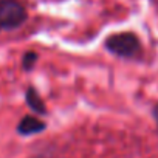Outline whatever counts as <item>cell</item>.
<instances>
[{
	"mask_svg": "<svg viewBox=\"0 0 158 158\" xmlns=\"http://www.w3.org/2000/svg\"><path fill=\"white\" fill-rule=\"evenodd\" d=\"M106 48L121 57H135L141 53V44L132 33L113 34L106 40Z\"/></svg>",
	"mask_w": 158,
	"mask_h": 158,
	"instance_id": "obj_1",
	"label": "cell"
},
{
	"mask_svg": "<svg viewBox=\"0 0 158 158\" xmlns=\"http://www.w3.org/2000/svg\"><path fill=\"white\" fill-rule=\"evenodd\" d=\"M27 20V10L17 0H0V30L19 28Z\"/></svg>",
	"mask_w": 158,
	"mask_h": 158,
	"instance_id": "obj_2",
	"label": "cell"
},
{
	"mask_svg": "<svg viewBox=\"0 0 158 158\" xmlns=\"http://www.w3.org/2000/svg\"><path fill=\"white\" fill-rule=\"evenodd\" d=\"M45 130V123H42L40 119H37L36 116H23L17 126V132L20 135H34Z\"/></svg>",
	"mask_w": 158,
	"mask_h": 158,
	"instance_id": "obj_3",
	"label": "cell"
},
{
	"mask_svg": "<svg viewBox=\"0 0 158 158\" xmlns=\"http://www.w3.org/2000/svg\"><path fill=\"white\" fill-rule=\"evenodd\" d=\"M25 98H27V104L30 106L31 110H34L36 113H40V115H45V113H47V109H45L44 101L40 99L39 93H37L33 87H30V89L27 90Z\"/></svg>",
	"mask_w": 158,
	"mask_h": 158,
	"instance_id": "obj_4",
	"label": "cell"
},
{
	"mask_svg": "<svg viewBox=\"0 0 158 158\" xmlns=\"http://www.w3.org/2000/svg\"><path fill=\"white\" fill-rule=\"evenodd\" d=\"M36 60H37V54H36L34 51H28V53H25V56H23V59H22V65H23V68L28 71V70H31V68L34 67Z\"/></svg>",
	"mask_w": 158,
	"mask_h": 158,
	"instance_id": "obj_5",
	"label": "cell"
},
{
	"mask_svg": "<svg viewBox=\"0 0 158 158\" xmlns=\"http://www.w3.org/2000/svg\"><path fill=\"white\" fill-rule=\"evenodd\" d=\"M153 116H155V121H156V126H158V104L153 107Z\"/></svg>",
	"mask_w": 158,
	"mask_h": 158,
	"instance_id": "obj_6",
	"label": "cell"
}]
</instances>
